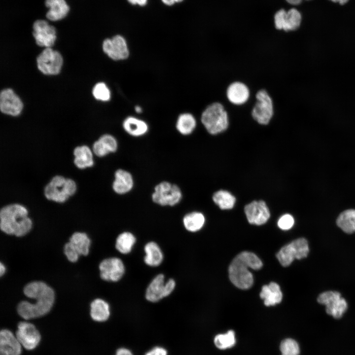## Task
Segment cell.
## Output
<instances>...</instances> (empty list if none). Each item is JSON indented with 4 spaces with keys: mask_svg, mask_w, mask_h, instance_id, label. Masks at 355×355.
Wrapping results in <instances>:
<instances>
[{
    "mask_svg": "<svg viewBox=\"0 0 355 355\" xmlns=\"http://www.w3.org/2000/svg\"><path fill=\"white\" fill-rule=\"evenodd\" d=\"M176 282L173 279L165 282V276L162 274L157 275L150 283L145 292V298L150 302H158L170 295L174 291Z\"/></svg>",
    "mask_w": 355,
    "mask_h": 355,
    "instance_id": "8",
    "label": "cell"
},
{
    "mask_svg": "<svg viewBox=\"0 0 355 355\" xmlns=\"http://www.w3.org/2000/svg\"><path fill=\"white\" fill-rule=\"evenodd\" d=\"M100 277L106 281L116 282L123 276L125 268L123 261L118 257L104 259L99 264Z\"/></svg>",
    "mask_w": 355,
    "mask_h": 355,
    "instance_id": "12",
    "label": "cell"
},
{
    "mask_svg": "<svg viewBox=\"0 0 355 355\" xmlns=\"http://www.w3.org/2000/svg\"><path fill=\"white\" fill-rule=\"evenodd\" d=\"M38 70L47 75L58 74L62 68L63 59L61 54L50 47L45 48L36 59Z\"/></svg>",
    "mask_w": 355,
    "mask_h": 355,
    "instance_id": "9",
    "label": "cell"
},
{
    "mask_svg": "<svg viewBox=\"0 0 355 355\" xmlns=\"http://www.w3.org/2000/svg\"><path fill=\"white\" fill-rule=\"evenodd\" d=\"M213 202L222 210H229L233 208L236 202L235 197L226 190H220L214 193Z\"/></svg>",
    "mask_w": 355,
    "mask_h": 355,
    "instance_id": "31",
    "label": "cell"
},
{
    "mask_svg": "<svg viewBox=\"0 0 355 355\" xmlns=\"http://www.w3.org/2000/svg\"><path fill=\"white\" fill-rule=\"evenodd\" d=\"M317 301L320 304L325 305L327 314L335 319L341 318L347 310L348 305L346 300L338 291L322 292L319 295Z\"/></svg>",
    "mask_w": 355,
    "mask_h": 355,
    "instance_id": "10",
    "label": "cell"
},
{
    "mask_svg": "<svg viewBox=\"0 0 355 355\" xmlns=\"http://www.w3.org/2000/svg\"><path fill=\"white\" fill-rule=\"evenodd\" d=\"M115 355H133V354L127 349L120 348L116 351Z\"/></svg>",
    "mask_w": 355,
    "mask_h": 355,
    "instance_id": "44",
    "label": "cell"
},
{
    "mask_svg": "<svg viewBox=\"0 0 355 355\" xmlns=\"http://www.w3.org/2000/svg\"><path fill=\"white\" fill-rule=\"evenodd\" d=\"M75 157L82 159L87 164V167L93 166V156L90 148L85 145L76 147L73 151Z\"/></svg>",
    "mask_w": 355,
    "mask_h": 355,
    "instance_id": "36",
    "label": "cell"
},
{
    "mask_svg": "<svg viewBox=\"0 0 355 355\" xmlns=\"http://www.w3.org/2000/svg\"><path fill=\"white\" fill-rule=\"evenodd\" d=\"M124 130L133 137H140L147 133L148 127L144 121L136 117L129 116L123 122Z\"/></svg>",
    "mask_w": 355,
    "mask_h": 355,
    "instance_id": "25",
    "label": "cell"
},
{
    "mask_svg": "<svg viewBox=\"0 0 355 355\" xmlns=\"http://www.w3.org/2000/svg\"><path fill=\"white\" fill-rule=\"evenodd\" d=\"M255 101L251 110L253 120L261 126L269 125L275 114L274 100L264 89L257 91L255 95Z\"/></svg>",
    "mask_w": 355,
    "mask_h": 355,
    "instance_id": "5",
    "label": "cell"
},
{
    "mask_svg": "<svg viewBox=\"0 0 355 355\" xmlns=\"http://www.w3.org/2000/svg\"><path fill=\"white\" fill-rule=\"evenodd\" d=\"M332 1L333 2H338L339 4L341 5L345 4L349 0H329Z\"/></svg>",
    "mask_w": 355,
    "mask_h": 355,
    "instance_id": "48",
    "label": "cell"
},
{
    "mask_svg": "<svg viewBox=\"0 0 355 355\" xmlns=\"http://www.w3.org/2000/svg\"><path fill=\"white\" fill-rule=\"evenodd\" d=\"M145 255L144 257L145 263L151 267L160 265L163 260V252L157 243L151 241L145 244L144 247Z\"/></svg>",
    "mask_w": 355,
    "mask_h": 355,
    "instance_id": "24",
    "label": "cell"
},
{
    "mask_svg": "<svg viewBox=\"0 0 355 355\" xmlns=\"http://www.w3.org/2000/svg\"><path fill=\"white\" fill-rule=\"evenodd\" d=\"M301 19L300 13L295 8H291L288 11L281 9L275 15V28L286 32L295 31L299 28Z\"/></svg>",
    "mask_w": 355,
    "mask_h": 355,
    "instance_id": "13",
    "label": "cell"
},
{
    "mask_svg": "<svg viewBox=\"0 0 355 355\" xmlns=\"http://www.w3.org/2000/svg\"><path fill=\"white\" fill-rule=\"evenodd\" d=\"M294 220L292 216L289 214H285L279 219L278 226L284 230L290 229L293 226Z\"/></svg>",
    "mask_w": 355,
    "mask_h": 355,
    "instance_id": "39",
    "label": "cell"
},
{
    "mask_svg": "<svg viewBox=\"0 0 355 355\" xmlns=\"http://www.w3.org/2000/svg\"><path fill=\"white\" fill-rule=\"evenodd\" d=\"M93 150L94 153L99 157H103L110 153L100 140L94 142Z\"/></svg>",
    "mask_w": 355,
    "mask_h": 355,
    "instance_id": "40",
    "label": "cell"
},
{
    "mask_svg": "<svg viewBox=\"0 0 355 355\" xmlns=\"http://www.w3.org/2000/svg\"><path fill=\"white\" fill-rule=\"evenodd\" d=\"M309 251L307 240L304 238L296 239L283 247L276 257L284 267L289 266L294 259L306 257Z\"/></svg>",
    "mask_w": 355,
    "mask_h": 355,
    "instance_id": "6",
    "label": "cell"
},
{
    "mask_svg": "<svg viewBox=\"0 0 355 355\" xmlns=\"http://www.w3.org/2000/svg\"><path fill=\"white\" fill-rule=\"evenodd\" d=\"M90 314L92 320L98 322H104L110 316V307L105 300L97 298L90 304Z\"/></svg>",
    "mask_w": 355,
    "mask_h": 355,
    "instance_id": "23",
    "label": "cell"
},
{
    "mask_svg": "<svg viewBox=\"0 0 355 355\" xmlns=\"http://www.w3.org/2000/svg\"><path fill=\"white\" fill-rule=\"evenodd\" d=\"M103 49L109 58L114 60H124L129 55L126 41L120 35H116L110 39H106L103 43Z\"/></svg>",
    "mask_w": 355,
    "mask_h": 355,
    "instance_id": "16",
    "label": "cell"
},
{
    "mask_svg": "<svg viewBox=\"0 0 355 355\" xmlns=\"http://www.w3.org/2000/svg\"><path fill=\"white\" fill-rule=\"evenodd\" d=\"M282 355H299L300 348L297 342L294 339L287 338L284 340L280 345Z\"/></svg>",
    "mask_w": 355,
    "mask_h": 355,
    "instance_id": "34",
    "label": "cell"
},
{
    "mask_svg": "<svg viewBox=\"0 0 355 355\" xmlns=\"http://www.w3.org/2000/svg\"><path fill=\"white\" fill-rule=\"evenodd\" d=\"M63 189L69 196L72 195L76 190L75 182L71 179H67L63 186Z\"/></svg>",
    "mask_w": 355,
    "mask_h": 355,
    "instance_id": "41",
    "label": "cell"
},
{
    "mask_svg": "<svg viewBox=\"0 0 355 355\" xmlns=\"http://www.w3.org/2000/svg\"><path fill=\"white\" fill-rule=\"evenodd\" d=\"M0 219L1 230L8 235L22 237L32 229V222L28 217L27 209L19 204H12L2 208Z\"/></svg>",
    "mask_w": 355,
    "mask_h": 355,
    "instance_id": "3",
    "label": "cell"
},
{
    "mask_svg": "<svg viewBox=\"0 0 355 355\" xmlns=\"http://www.w3.org/2000/svg\"><path fill=\"white\" fill-rule=\"evenodd\" d=\"M99 140L102 142L110 153L114 152L117 149V142L112 136L106 134L101 137Z\"/></svg>",
    "mask_w": 355,
    "mask_h": 355,
    "instance_id": "37",
    "label": "cell"
},
{
    "mask_svg": "<svg viewBox=\"0 0 355 355\" xmlns=\"http://www.w3.org/2000/svg\"><path fill=\"white\" fill-rule=\"evenodd\" d=\"M262 266L261 260L254 253L243 251L235 257L229 265L230 280L240 289H248L253 283L252 274L248 269L257 270L260 269Z\"/></svg>",
    "mask_w": 355,
    "mask_h": 355,
    "instance_id": "2",
    "label": "cell"
},
{
    "mask_svg": "<svg viewBox=\"0 0 355 355\" xmlns=\"http://www.w3.org/2000/svg\"><path fill=\"white\" fill-rule=\"evenodd\" d=\"M64 252L68 260L73 263L76 262L80 255L70 242L65 245Z\"/></svg>",
    "mask_w": 355,
    "mask_h": 355,
    "instance_id": "38",
    "label": "cell"
},
{
    "mask_svg": "<svg viewBox=\"0 0 355 355\" xmlns=\"http://www.w3.org/2000/svg\"><path fill=\"white\" fill-rule=\"evenodd\" d=\"M128 1L133 4H138L143 6L146 4L147 0H128Z\"/></svg>",
    "mask_w": 355,
    "mask_h": 355,
    "instance_id": "45",
    "label": "cell"
},
{
    "mask_svg": "<svg viewBox=\"0 0 355 355\" xmlns=\"http://www.w3.org/2000/svg\"><path fill=\"white\" fill-rule=\"evenodd\" d=\"M112 188L118 194L130 192L134 186V179L131 174L123 169L117 170L114 175Z\"/></svg>",
    "mask_w": 355,
    "mask_h": 355,
    "instance_id": "20",
    "label": "cell"
},
{
    "mask_svg": "<svg viewBox=\"0 0 355 355\" xmlns=\"http://www.w3.org/2000/svg\"><path fill=\"white\" fill-rule=\"evenodd\" d=\"M23 104L20 98L9 88L2 90L0 94V109L8 115L17 116L22 110Z\"/></svg>",
    "mask_w": 355,
    "mask_h": 355,
    "instance_id": "18",
    "label": "cell"
},
{
    "mask_svg": "<svg viewBox=\"0 0 355 355\" xmlns=\"http://www.w3.org/2000/svg\"><path fill=\"white\" fill-rule=\"evenodd\" d=\"M33 35L36 44L46 48L53 46L56 39L55 27L43 20H37L34 22Z\"/></svg>",
    "mask_w": 355,
    "mask_h": 355,
    "instance_id": "15",
    "label": "cell"
},
{
    "mask_svg": "<svg viewBox=\"0 0 355 355\" xmlns=\"http://www.w3.org/2000/svg\"><path fill=\"white\" fill-rule=\"evenodd\" d=\"M287 2L293 5H297L300 4L302 0H286Z\"/></svg>",
    "mask_w": 355,
    "mask_h": 355,
    "instance_id": "46",
    "label": "cell"
},
{
    "mask_svg": "<svg viewBox=\"0 0 355 355\" xmlns=\"http://www.w3.org/2000/svg\"><path fill=\"white\" fill-rule=\"evenodd\" d=\"M135 109L137 113H141L142 111V109L140 106H136Z\"/></svg>",
    "mask_w": 355,
    "mask_h": 355,
    "instance_id": "50",
    "label": "cell"
},
{
    "mask_svg": "<svg viewBox=\"0 0 355 355\" xmlns=\"http://www.w3.org/2000/svg\"><path fill=\"white\" fill-rule=\"evenodd\" d=\"M214 342L216 347L221 350L233 347L236 343L234 331L229 330L226 333L216 335Z\"/></svg>",
    "mask_w": 355,
    "mask_h": 355,
    "instance_id": "33",
    "label": "cell"
},
{
    "mask_svg": "<svg viewBox=\"0 0 355 355\" xmlns=\"http://www.w3.org/2000/svg\"><path fill=\"white\" fill-rule=\"evenodd\" d=\"M92 93L96 99L101 101H108L110 98V90L103 82L97 83L93 89Z\"/></svg>",
    "mask_w": 355,
    "mask_h": 355,
    "instance_id": "35",
    "label": "cell"
},
{
    "mask_svg": "<svg viewBox=\"0 0 355 355\" xmlns=\"http://www.w3.org/2000/svg\"><path fill=\"white\" fill-rule=\"evenodd\" d=\"M245 213L248 222L260 225L265 223L270 216L269 209L263 201H254L245 207Z\"/></svg>",
    "mask_w": 355,
    "mask_h": 355,
    "instance_id": "17",
    "label": "cell"
},
{
    "mask_svg": "<svg viewBox=\"0 0 355 355\" xmlns=\"http://www.w3.org/2000/svg\"><path fill=\"white\" fill-rule=\"evenodd\" d=\"M66 180V179L63 177L57 176L53 178L50 182L57 187L62 188L63 187Z\"/></svg>",
    "mask_w": 355,
    "mask_h": 355,
    "instance_id": "42",
    "label": "cell"
},
{
    "mask_svg": "<svg viewBox=\"0 0 355 355\" xmlns=\"http://www.w3.org/2000/svg\"><path fill=\"white\" fill-rule=\"evenodd\" d=\"M136 242L135 236L131 232H124L120 234L116 239V249L121 253H130Z\"/></svg>",
    "mask_w": 355,
    "mask_h": 355,
    "instance_id": "30",
    "label": "cell"
},
{
    "mask_svg": "<svg viewBox=\"0 0 355 355\" xmlns=\"http://www.w3.org/2000/svg\"><path fill=\"white\" fill-rule=\"evenodd\" d=\"M44 195L48 199L59 203L65 202L69 197L63 190V187L60 189L50 182L45 187Z\"/></svg>",
    "mask_w": 355,
    "mask_h": 355,
    "instance_id": "32",
    "label": "cell"
},
{
    "mask_svg": "<svg viewBox=\"0 0 355 355\" xmlns=\"http://www.w3.org/2000/svg\"><path fill=\"white\" fill-rule=\"evenodd\" d=\"M69 242L81 255H87L89 252L91 240L85 233L75 232L69 239Z\"/></svg>",
    "mask_w": 355,
    "mask_h": 355,
    "instance_id": "28",
    "label": "cell"
},
{
    "mask_svg": "<svg viewBox=\"0 0 355 355\" xmlns=\"http://www.w3.org/2000/svg\"><path fill=\"white\" fill-rule=\"evenodd\" d=\"M196 125V120L194 115L190 113H184L178 116L176 128L181 134L188 135L193 132Z\"/></svg>",
    "mask_w": 355,
    "mask_h": 355,
    "instance_id": "29",
    "label": "cell"
},
{
    "mask_svg": "<svg viewBox=\"0 0 355 355\" xmlns=\"http://www.w3.org/2000/svg\"><path fill=\"white\" fill-rule=\"evenodd\" d=\"M205 218L203 213L193 212L186 214L183 218L184 228L188 231L195 232L200 230L204 226Z\"/></svg>",
    "mask_w": 355,
    "mask_h": 355,
    "instance_id": "27",
    "label": "cell"
},
{
    "mask_svg": "<svg viewBox=\"0 0 355 355\" xmlns=\"http://www.w3.org/2000/svg\"><path fill=\"white\" fill-rule=\"evenodd\" d=\"M260 297L264 300L265 306H274L282 301L283 294L279 284L271 282L268 285L262 286Z\"/></svg>",
    "mask_w": 355,
    "mask_h": 355,
    "instance_id": "21",
    "label": "cell"
},
{
    "mask_svg": "<svg viewBox=\"0 0 355 355\" xmlns=\"http://www.w3.org/2000/svg\"><path fill=\"white\" fill-rule=\"evenodd\" d=\"M16 336L25 349L32 350L39 344L41 336L36 327L27 321H21L17 326Z\"/></svg>",
    "mask_w": 355,
    "mask_h": 355,
    "instance_id": "11",
    "label": "cell"
},
{
    "mask_svg": "<svg viewBox=\"0 0 355 355\" xmlns=\"http://www.w3.org/2000/svg\"><path fill=\"white\" fill-rule=\"evenodd\" d=\"M201 122L211 135L225 132L230 125L229 115L224 105L219 102L208 105L201 112Z\"/></svg>",
    "mask_w": 355,
    "mask_h": 355,
    "instance_id": "4",
    "label": "cell"
},
{
    "mask_svg": "<svg viewBox=\"0 0 355 355\" xmlns=\"http://www.w3.org/2000/svg\"><path fill=\"white\" fill-rule=\"evenodd\" d=\"M162 1L166 4L171 5L173 4L175 1L174 0H162Z\"/></svg>",
    "mask_w": 355,
    "mask_h": 355,
    "instance_id": "49",
    "label": "cell"
},
{
    "mask_svg": "<svg viewBox=\"0 0 355 355\" xmlns=\"http://www.w3.org/2000/svg\"><path fill=\"white\" fill-rule=\"evenodd\" d=\"M5 270H6V268H5V266L2 263H0V275L1 277L4 274V273L5 272Z\"/></svg>",
    "mask_w": 355,
    "mask_h": 355,
    "instance_id": "47",
    "label": "cell"
},
{
    "mask_svg": "<svg viewBox=\"0 0 355 355\" xmlns=\"http://www.w3.org/2000/svg\"><path fill=\"white\" fill-rule=\"evenodd\" d=\"M336 224L344 232L352 234L355 232V210L349 209L342 212L336 219Z\"/></svg>",
    "mask_w": 355,
    "mask_h": 355,
    "instance_id": "26",
    "label": "cell"
},
{
    "mask_svg": "<svg viewBox=\"0 0 355 355\" xmlns=\"http://www.w3.org/2000/svg\"><path fill=\"white\" fill-rule=\"evenodd\" d=\"M45 4L49 9L46 16L51 21L62 19L69 11V6L65 0H46Z\"/></svg>",
    "mask_w": 355,
    "mask_h": 355,
    "instance_id": "22",
    "label": "cell"
},
{
    "mask_svg": "<svg viewBox=\"0 0 355 355\" xmlns=\"http://www.w3.org/2000/svg\"><path fill=\"white\" fill-rule=\"evenodd\" d=\"M152 200L161 206H174L181 200L182 192L177 185L168 181H162L154 187Z\"/></svg>",
    "mask_w": 355,
    "mask_h": 355,
    "instance_id": "7",
    "label": "cell"
},
{
    "mask_svg": "<svg viewBox=\"0 0 355 355\" xmlns=\"http://www.w3.org/2000/svg\"><path fill=\"white\" fill-rule=\"evenodd\" d=\"M24 293L35 302L22 301L17 306V312L23 319L28 320L46 315L52 308L55 301L54 290L41 281H34L26 284Z\"/></svg>",
    "mask_w": 355,
    "mask_h": 355,
    "instance_id": "1",
    "label": "cell"
},
{
    "mask_svg": "<svg viewBox=\"0 0 355 355\" xmlns=\"http://www.w3.org/2000/svg\"><path fill=\"white\" fill-rule=\"evenodd\" d=\"M175 0V2H181V1H182L183 0Z\"/></svg>",
    "mask_w": 355,
    "mask_h": 355,
    "instance_id": "51",
    "label": "cell"
},
{
    "mask_svg": "<svg viewBox=\"0 0 355 355\" xmlns=\"http://www.w3.org/2000/svg\"><path fill=\"white\" fill-rule=\"evenodd\" d=\"M145 355H167V351L163 348L157 347L147 352Z\"/></svg>",
    "mask_w": 355,
    "mask_h": 355,
    "instance_id": "43",
    "label": "cell"
},
{
    "mask_svg": "<svg viewBox=\"0 0 355 355\" xmlns=\"http://www.w3.org/2000/svg\"><path fill=\"white\" fill-rule=\"evenodd\" d=\"M226 97L231 105L240 106L246 104L251 97V91L245 82L236 80L230 83L225 92Z\"/></svg>",
    "mask_w": 355,
    "mask_h": 355,
    "instance_id": "14",
    "label": "cell"
},
{
    "mask_svg": "<svg viewBox=\"0 0 355 355\" xmlns=\"http://www.w3.org/2000/svg\"><path fill=\"white\" fill-rule=\"evenodd\" d=\"M22 345L16 335L8 329L0 332V355H20Z\"/></svg>",
    "mask_w": 355,
    "mask_h": 355,
    "instance_id": "19",
    "label": "cell"
}]
</instances>
